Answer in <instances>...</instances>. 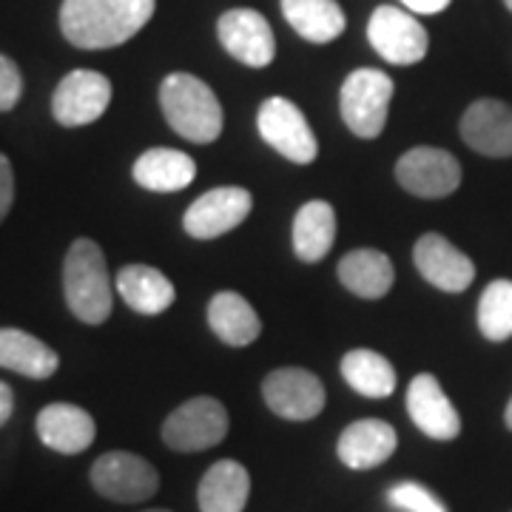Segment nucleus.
Masks as SVG:
<instances>
[{"label":"nucleus","instance_id":"nucleus-1","mask_svg":"<svg viewBox=\"0 0 512 512\" xmlns=\"http://www.w3.org/2000/svg\"><path fill=\"white\" fill-rule=\"evenodd\" d=\"M157 0H63L60 32L77 49H114L146 26Z\"/></svg>","mask_w":512,"mask_h":512},{"label":"nucleus","instance_id":"nucleus-2","mask_svg":"<svg viewBox=\"0 0 512 512\" xmlns=\"http://www.w3.org/2000/svg\"><path fill=\"white\" fill-rule=\"evenodd\" d=\"M160 106L168 126L191 143L205 146L222 134L220 100L214 89L194 74H168L160 86Z\"/></svg>","mask_w":512,"mask_h":512},{"label":"nucleus","instance_id":"nucleus-3","mask_svg":"<svg viewBox=\"0 0 512 512\" xmlns=\"http://www.w3.org/2000/svg\"><path fill=\"white\" fill-rule=\"evenodd\" d=\"M63 293L69 311L86 325H103L111 316V276L94 239L72 242L63 262Z\"/></svg>","mask_w":512,"mask_h":512},{"label":"nucleus","instance_id":"nucleus-4","mask_svg":"<svg viewBox=\"0 0 512 512\" xmlns=\"http://www.w3.org/2000/svg\"><path fill=\"white\" fill-rule=\"evenodd\" d=\"M393 92H396L393 80L379 69H356L348 74L339 94L345 126L362 140L379 137L387 123Z\"/></svg>","mask_w":512,"mask_h":512},{"label":"nucleus","instance_id":"nucleus-5","mask_svg":"<svg viewBox=\"0 0 512 512\" xmlns=\"http://www.w3.org/2000/svg\"><path fill=\"white\" fill-rule=\"evenodd\" d=\"M225 436H228V410L211 396L188 399L163 421V441L177 453L211 450Z\"/></svg>","mask_w":512,"mask_h":512},{"label":"nucleus","instance_id":"nucleus-6","mask_svg":"<svg viewBox=\"0 0 512 512\" xmlns=\"http://www.w3.org/2000/svg\"><path fill=\"white\" fill-rule=\"evenodd\" d=\"M89 478L97 493L117 504H140L160 490V473L154 464L126 450L103 453L92 464Z\"/></svg>","mask_w":512,"mask_h":512},{"label":"nucleus","instance_id":"nucleus-7","mask_svg":"<svg viewBox=\"0 0 512 512\" xmlns=\"http://www.w3.org/2000/svg\"><path fill=\"white\" fill-rule=\"evenodd\" d=\"M256 128H259V137L291 163L308 165L319 154V143L313 137L305 114L288 97H268L259 106Z\"/></svg>","mask_w":512,"mask_h":512},{"label":"nucleus","instance_id":"nucleus-8","mask_svg":"<svg viewBox=\"0 0 512 512\" xmlns=\"http://www.w3.org/2000/svg\"><path fill=\"white\" fill-rule=\"evenodd\" d=\"M367 40L376 55L393 66H413L427 55V32L410 12L396 6H379L367 20Z\"/></svg>","mask_w":512,"mask_h":512},{"label":"nucleus","instance_id":"nucleus-9","mask_svg":"<svg viewBox=\"0 0 512 512\" xmlns=\"http://www.w3.org/2000/svg\"><path fill=\"white\" fill-rule=\"evenodd\" d=\"M396 180L413 197L444 200L461 185V165L444 148L416 146L396 163Z\"/></svg>","mask_w":512,"mask_h":512},{"label":"nucleus","instance_id":"nucleus-10","mask_svg":"<svg viewBox=\"0 0 512 512\" xmlns=\"http://www.w3.org/2000/svg\"><path fill=\"white\" fill-rule=\"evenodd\" d=\"M265 404L279 419L311 421L325 410V384L305 367H279L262 382Z\"/></svg>","mask_w":512,"mask_h":512},{"label":"nucleus","instance_id":"nucleus-11","mask_svg":"<svg viewBox=\"0 0 512 512\" xmlns=\"http://www.w3.org/2000/svg\"><path fill=\"white\" fill-rule=\"evenodd\" d=\"M111 103V83L106 74L77 69L57 83L52 114L60 126L80 128L100 120Z\"/></svg>","mask_w":512,"mask_h":512},{"label":"nucleus","instance_id":"nucleus-12","mask_svg":"<svg viewBox=\"0 0 512 512\" xmlns=\"http://www.w3.org/2000/svg\"><path fill=\"white\" fill-rule=\"evenodd\" d=\"M251 208H254V197L239 185L205 191L200 200L191 202V208L185 211V234L194 239H217L242 225L251 214Z\"/></svg>","mask_w":512,"mask_h":512},{"label":"nucleus","instance_id":"nucleus-13","mask_svg":"<svg viewBox=\"0 0 512 512\" xmlns=\"http://www.w3.org/2000/svg\"><path fill=\"white\" fill-rule=\"evenodd\" d=\"M217 35L225 52L251 69H265L276 55L271 23L254 9H231L217 23Z\"/></svg>","mask_w":512,"mask_h":512},{"label":"nucleus","instance_id":"nucleus-14","mask_svg":"<svg viewBox=\"0 0 512 512\" xmlns=\"http://www.w3.org/2000/svg\"><path fill=\"white\" fill-rule=\"evenodd\" d=\"M413 262L419 274L439 291L461 293L476 279L473 259L464 251H458L456 245L441 234H424L413 248Z\"/></svg>","mask_w":512,"mask_h":512},{"label":"nucleus","instance_id":"nucleus-15","mask_svg":"<svg viewBox=\"0 0 512 512\" xmlns=\"http://www.w3.org/2000/svg\"><path fill=\"white\" fill-rule=\"evenodd\" d=\"M407 413L424 436L453 441L461 433V416L447 399L444 387L433 373H419L407 387Z\"/></svg>","mask_w":512,"mask_h":512},{"label":"nucleus","instance_id":"nucleus-16","mask_svg":"<svg viewBox=\"0 0 512 512\" xmlns=\"http://www.w3.org/2000/svg\"><path fill=\"white\" fill-rule=\"evenodd\" d=\"M461 137L484 157H512V106L493 97L476 100L461 117Z\"/></svg>","mask_w":512,"mask_h":512},{"label":"nucleus","instance_id":"nucleus-17","mask_svg":"<svg viewBox=\"0 0 512 512\" xmlns=\"http://www.w3.org/2000/svg\"><path fill=\"white\" fill-rule=\"evenodd\" d=\"M35 427L40 441L63 456H77V453L89 450L97 436V424L92 416L83 407L69 402L46 404L37 413Z\"/></svg>","mask_w":512,"mask_h":512},{"label":"nucleus","instance_id":"nucleus-18","mask_svg":"<svg viewBox=\"0 0 512 512\" xmlns=\"http://www.w3.org/2000/svg\"><path fill=\"white\" fill-rule=\"evenodd\" d=\"M396 447H399V436L387 421L359 419L345 427L336 444V453L350 470H373L393 456Z\"/></svg>","mask_w":512,"mask_h":512},{"label":"nucleus","instance_id":"nucleus-19","mask_svg":"<svg viewBox=\"0 0 512 512\" xmlns=\"http://www.w3.org/2000/svg\"><path fill=\"white\" fill-rule=\"evenodd\" d=\"M134 183L154 194H174L194 183L197 163L177 148H148L134 163Z\"/></svg>","mask_w":512,"mask_h":512},{"label":"nucleus","instance_id":"nucleus-20","mask_svg":"<svg viewBox=\"0 0 512 512\" xmlns=\"http://www.w3.org/2000/svg\"><path fill=\"white\" fill-rule=\"evenodd\" d=\"M251 495V476L248 470L231 461L222 458L217 464L208 467V473L200 481V512H242L248 504Z\"/></svg>","mask_w":512,"mask_h":512},{"label":"nucleus","instance_id":"nucleus-21","mask_svg":"<svg viewBox=\"0 0 512 512\" xmlns=\"http://www.w3.org/2000/svg\"><path fill=\"white\" fill-rule=\"evenodd\" d=\"M117 293L123 296V302L131 311L143 313V316L168 311L177 299L171 279L151 265H126L117 274Z\"/></svg>","mask_w":512,"mask_h":512},{"label":"nucleus","instance_id":"nucleus-22","mask_svg":"<svg viewBox=\"0 0 512 512\" xmlns=\"http://www.w3.org/2000/svg\"><path fill=\"white\" fill-rule=\"evenodd\" d=\"M0 367L26 379L55 376L60 359L46 342L20 328H0Z\"/></svg>","mask_w":512,"mask_h":512},{"label":"nucleus","instance_id":"nucleus-23","mask_svg":"<svg viewBox=\"0 0 512 512\" xmlns=\"http://www.w3.org/2000/svg\"><path fill=\"white\" fill-rule=\"evenodd\" d=\"M208 325L231 348L254 345L262 333L254 305L234 291H220L208 302Z\"/></svg>","mask_w":512,"mask_h":512},{"label":"nucleus","instance_id":"nucleus-24","mask_svg":"<svg viewBox=\"0 0 512 512\" xmlns=\"http://www.w3.org/2000/svg\"><path fill=\"white\" fill-rule=\"evenodd\" d=\"M339 282L362 299H382L384 293H390L393 288L396 271H393V262L387 254L376 251V248H359V251L342 256Z\"/></svg>","mask_w":512,"mask_h":512},{"label":"nucleus","instance_id":"nucleus-25","mask_svg":"<svg viewBox=\"0 0 512 512\" xmlns=\"http://www.w3.org/2000/svg\"><path fill=\"white\" fill-rule=\"evenodd\" d=\"M336 239V211L325 200L305 202L293 217V251L302 262H319Z\"/></svg>","mask_w":512,"mask_h":512},{"label":"nucleus","instance_id":"nucleus-26","mask_svg":"<svg viewBox=\"0 0 512 512\" xmlns=\"http://www.w3.org/2000/svg\"><path fill=\"white\" fill-rule=\"evenodd\" d=\"M282 15L299 37L330 43L345 32V12L336 0H282Z\"/></svg>","mask_w":512,"mask_h":512},{"label":"nucleus","instance_id":"nucleus-27","mask_svg":"<svg viewBox=\"0 0 512 512\" xmlns=\"http://www.w3.org/2000/svg\"><path fill=\"white\" fill-rule=\"evenodd\" d=\"M345 382L367 399H387L396 390V370L382 353L367 348H356L342 359Z\"/></svg>","mask_w":512,"mask_h":512},{"label":"nucleus","instance_id":"nucleus-28","mask_svg":"<svg viewBox=\"0 0 512 512\" xmlns=\"http://www.w3.org/2000/svg\"><path fill=\"white\" fill-rule=\"evenodd\" d=\"M478 330L490 342L512 339V279L490 282L478 299Z\"/></svg>","mask_w":512,"mask_h":512},{"label":"nucleus","instance_id":"nucleus-29","mask_svg":"<svg viewBox=\"0 0 512 512\" xmlns=\"http://www.w3.org/2000/svg\"><path fill=\"white\" fill-rule=\"evenodd\" d=\"M387 501L399 512H447L439 495H433L427 487L416 481H399L387 490Z\"/></svg>","mask_w":512,"mask_h":512},{"label":"nucleus","instance_id":"nucleus-30","mask_svg":"<svg viewBox=\"0 0 512 512\" xmlns=\"http://www.w3.org/2000/svg\"><path fill=\"white\" fill-rule=\"evenodd\" d=\"M23 94V74L18 63L0 55V111H12Z\"/></svg>","mask_w":512,"mask_h":512},{"label":"nucleus","instance_id":"nucleus-31","mask_svg":"<svg viewBox=\"0 0 512 512\" xmlns=\"http://www.w3.org/2000/svg\"><path fill=\"white\" fill-rule=\"evenodd\" d=\"M15 202V174L6 154H0V222L6 220L9 208Z\"/></svg>","mask_w":512,"mask_h":512},{"label":"nucleus","instance_id":"nucleus-32","mask_svg":"<svg viewBox=\"0 0 512 512\" xmlns=\"http://www.w3.org/2000/svg\"><path fill=\"white\" fill-rule=\"evenodd\" d=\"M410 12H419V15H439L450 6V0H402Z\"/></svg>","mask_w":512,"mask_h":512},{"label":"nucleus","instance_id":"nucleus-33","mask_svg":"<svg viewBox=\"0 0 512 512\" xmlns=\"http://www.w3.org/2000/svg\"><path fill=\"white\" fill-rule=\"evenodd\" d=\"M12 410H15V393H12L9 384L0 382V427L12 419Z\"/></svg>","mask_w":512,"mask_h":512},{"label":"nucleus","instance_id":"nucleus-34","mask_svg":"<svg viewBox=\"0 0 512 512\" xmlns=\"http://www.w3.org/2000/svg\"><path fill=\"white\" fill-rule=\"evenodd\" d=\"M504 421H507V427H510V430H512V399H510V404H507V413H504Z\"/></svg>","mask_w":512,"mask_h":512},{"label":"nucleus","instance_id":"nucleus-35","mask_svg":"<svg viewBox=\"0 0 512 512\" xmlns=\"http://www.w3.org/2000/svg\"><path fill=\"white\" fill-rule=\"evenodd\" d=\"M504 3H507V9H510V12H512V0H504Z\"/></svg>","mask_w":512,"mask_h":512},{"label":"nucleus","instance_id":"nucleus-36","mask_svg":"<svg viewBox=\"0 0 512 512\" xmlns=\"http://www.w3.org/2000/svg\"><path fill=\"white\" fill-rule=\"evenodd\" d=\"M146 512H171V510H146Z\"/></svg>","mask_w":512,"mask_h":512}]
</instances>
